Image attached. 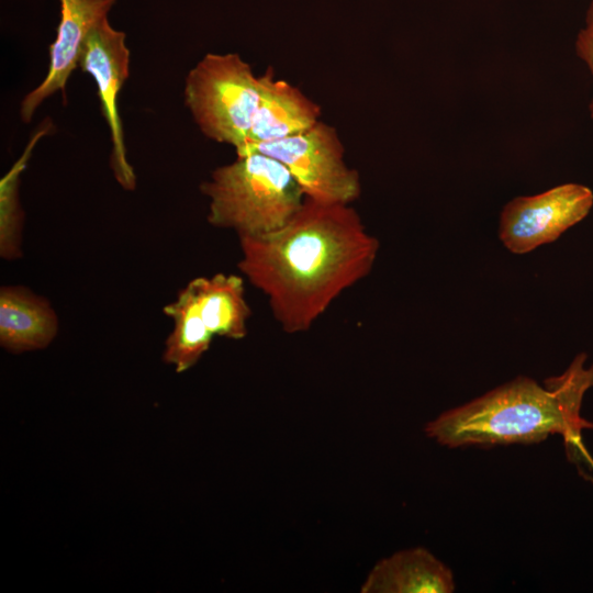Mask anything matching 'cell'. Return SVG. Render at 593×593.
Returning a JSON list of instances; mask_svg holds the SVG:
<instances>
[{"instance_id": "obj_3", "label": "cell", "mask_w": 593, "mask_h": 593, "mask_svg": "<svg viewBox=\"0 0 593 593\" xmlns=\"http://www.w3.org/2000/svg\"><path fill=\"white\" fill-rule=\"evenodd\" d=\"M209 199L206 221L238 237L281 228L302 206L305 194L277 159L253 153L214 169L200 184Z\"/></svg>"}, {"instance_id": "obj_6", "label": "cell", "mask_w": 593, "mask_h": 593, "mask_svg": "<svg viewBox=\"0 0 593 593\" xmlns=\"http://www.w3.org/2000/svg\"><path fill=\"white\" fill-rule=\"evenodd\" d=\"M78 67L96 82L100 110L111 136L110 168L116 182L127 191L136 188V175L127 160L119 96L130 75V49L124 32L115 30L108 18L89 32Z\"/></svg>"}, {"instance_id": "obj_2", "label": "cell", "mask_w": 593, "mask_h": 593, "mask_svg": "<svg viewBox=\"0 0 593 593\" xmlns=\"http://www.w3.org/2000/svg\"><path fill=\"white\" fill-rule=\"evenodd\" d=\"M579 354L568 369L539 384L517 377L475 400L440 414L426 435L448 448L534 444L552 434L582 448L581 432L593 423L581 416L585 392L593 387V365Z\"/></svg>"}, {"instance_id": "obj_8", "label": "cell", "mask_w": 593, "mask_h": 593, "mask_svg": "<svg viewBox=\"0 0 593 593\" xmlns=\"http://www.w3.org/2000/svg\"><path fill=\"white\" fill-rule=\"evenodd\" d=\"M115 0H59L57 35L49 46L48 71L43 81L21 101L20 118L31 122L36 109L57 91L65 93L89 32L108 14Z\"/></svg>"}, {"instance_id": "obj_13", "label": "cell", "mask_w": 593, "mask_h": 593, "mask_svg": "<svg viewBox=\"0 0 593 593\" xmlns=\"http://www.w3.org/2000/svg\"><path fill=\"white\" fill-rule=\"evenodd\" d=\"M163 312L172 321L165 342L163 361L182 373L198 363L210 349L214 335L205 325L192 286L188 282Z\"/></svg>"}, {"instance_id": "obj_7", "label": "cell", "mask_w": 593, "mask_h": 593, "mask_svg": "<svg viewBox=\"0 0 593 593\" xmlns=\"http://www.w3.org/2000/svg\"><path fill=\"white\" fill-rule=\"evenodd\" d=\"M592 206V190L573 182L535 195L517 197L501 212L499 237L510 251L526 254L556 240L581 222Z\"/></svg>"}, {"instance_id": "obj_14", "label": "cell", "mask_w": 593, "mask_h": 593, "mask_svg": "<svg viewBox=\"0 0 593 593\" xmlns=\"http://www.w3.org/2000/svg\"><path fill=\"white\" fill-rule=\"evenodd\" d=\"M53 128L46 120L33 135L23 155L0 181V256L7 261L22 257L24 214L19 199L20 177L37 141Z\"/></svg>"}, {"instance_id": "obj_9", "label": "cell", "mask_w": 593, "mask_h": 593, "mask_svg": "<svg viewBox=\"0 0 593 593\" xmlns=\"http://www.w3.org/2000/svg\"><path fill=\"white\" fill-rule=\"evenodd\" d=\"M260 85L259 103L240 148L292 136L320 121L321 107L289 81L276 79L271 68L260 76Z\"/></svg>"}, {"instance_id": "obj_11", "label": "cell", "mask_w": 593, "mask_h": 593, "mask_svg": "<svg viewBox=\"0 0 593 593\" xmlns=\"http://www.w3.org/2000/svg\"><path fill=\"white\" fill-rule=\"evenodd\" d=\"M451 570L422 547L402 550L378 561L363 581L361 593H450Z\"/></svg>"}, {"instance_id": "obj_1", "label": "cell", "mask_w": 593, "mask_h": 593, "mask_svg": "<svg viewBox=\"0 0 593 593\" xmlns=\"http://www.w3.org/2000/svg\"><path fill=\"white\" fill-rule=\"evenodd\" d=\"M238 239L240 273L267 298L287 334L307 332L342 293L365 279L380 247L350 204L306 197L281 228Z\"/></svg>"}, {"instance_id": "obj_10", "label": "cell", "mask_w": 593, "mask_h": 593, "mask_svg": "<svg viewBox=\"0 0 593 593\" xmlns=\"http://www.w3.org/2000/svg\"><path fill=\"white\" fill-rule=\"evenodd\" d=\"M59 331L51 302L23 286L0 288V345L22 354L47 348Z\"/></svg>"}, {"instance_id": "obj_16", "label": "cell", "mask_w": 593, "mask_h": 593, "mask_svg": "<svg viewBox=\"0 0 593 593\" xmlns=\"http://www.w3.org/2000/svg\"><path fill=\"white\" fill-rule=\"evenodd\" d=\"M593 35V0L591 1L586 15H585V27Z\"/></svg>"}, {"instance_id": "obj_15", "label": "cell", "mask_w": 593, "mask_h": 593, "mask_svg": "<svg viewBox=\"0 0 593 593\" xmlns=\"http://www.w3.org/2000/svg\"><path fill=\"white\" fill-rule=\"evenodd\" d=\"M575 52L579 58L585 63L593 77V35L586 29H582L578 33ZM589 110L593 119V98L590 102Z\"/></svg>"}, {"instance_id": "obj_12", "label": "cell", "mask_w": 593, "mask_h": 593, "mask_svg": "<svg viewBox=\"0 0 593 593\" xmlns=\"http://www.w3.org/2000/svg\"><path fill=\"white\" fill-rule=\"evenodd\" d=\"M244 281L243 276L223 272L189 281L201 316L214 336L234 340L247 336L251 309L246 300Z\"/></svg>"}, {"instance_id": "obj_5", "label": "cell", "mask_w": 593, "mask_h": 593, "mask_svg": "<svg viewBox=\"0 0 593 593\" xmlns=\"http://www.w3.org/2000/svg\"><path fill=\"white\" fill-rule=\"evenodd\" d=\"M258 153L280 161L306 198L351 204L361 193L359 174L345 163V149L334 126L321 120L292 136L247 145L236 156Z\"/></svg>"}, {"instance_id": "obj_4", "label": "cell", "mask_w": 593, "mask_h": 593, "mask_svg": "<svg viewBox=\"0 0 593 593\" xmlns=\"http://www.w3.org/2000/svg\"><path fill=\"white\" fill-rule=\"evenodd\" d=\"M260 88V76L238 54L208 53L187 75L184 102L208 138L236 150L247 141Z\"/></svg>"}]
</instances>
